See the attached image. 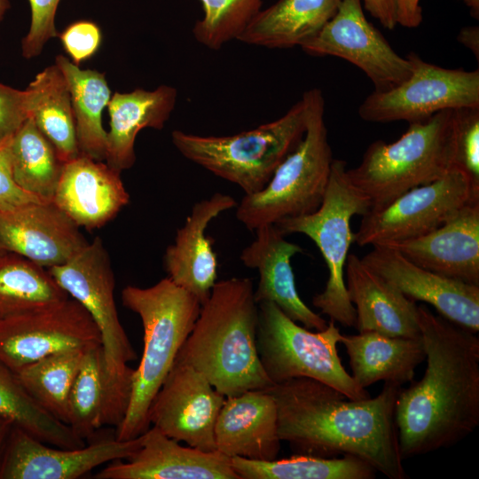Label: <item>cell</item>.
<instances>
[{
	"instance_id": "7402d4cb",
	"label": "cell",
	"mask_w": 479,
	"mask_h": 479,
	"mask_svg": "<svg viewBox=\"0 0 479 479\" xmlns=\"http://www.w3.org/2000/svg\"><path fill=\"white\" fill-rule=\"evenodd\" d=\"M236 206L233 197L221 192L198 201L177 229L174 243L165 251L168 278L196 296L201 304L217 279V257L206 230L216 216Z\"/></svg>"
},
{
	"instance_id": "d4e9b609",
	"label": "cell",
	"mask_w": 479,
	"mask_h": 479,
	"mask_svg": "<svg viewBox=\"0 0 479 479\" xmlns=\"http://www.w3.org/2000/svg\"><path fill=\"white\" fill-rule=\"evenodd\" d=\"M131 389L132 380L108 372L101 345L87 349L69 393L67 424L82 440L104 426L118 428L127 413Z\"/></svg>"
},
{
	"instance_id": "c3c4849f",
	"label": "cell",
	"mask_w": 479,
	"mask_h": 479,
	"mask_svg": "<svg viewBox=\"0 0 479 479\" xmlns=\"http://www.w3.org/2000/svg\"><path fill=\"white\" fill-rule=\"evenodd\" d=\"M2 251V249L0 248V252Z\"/></svg>"
},
{
	"instance_id": "74e56055",
	"label": "cell",
	"mask_w": 479,
	"mask_h": 479,
	"mask_svg": "<svg viewBox=\"0 0 479 479\" xmlns=\"http://www.w3.org/2000/svg\"><path fill=\"white\" fill-rule=\"evenodd\" d=\"M451 147L452 167L479 192V106L452 109Z\"/></svg>"
},
{
	"instance_id": "5b68a950",
	"label": "cell",
	"mask_w": 479,
	"mask_h": 479,
	"mask_svg": "<svg viewBox=\"0 0 479 479\" xmlns=\"http://www.w3.org/2000/svg\"><path fill=\"white\" fill-rule=\"evenodd\" d=\"M306 130L298 145L281 161L265 187L245 194L236 217L248 230L315 212L321 205L334 161L319 89L306 90Z\"/></svg>"
},
{
	"instance_id": "30bf717a",
	"label": "cell",
	"mask_w": 479,
	"mask_h": 479,
	"mask_svg": "<svg viewBox=\"0 0 479 479\" xmlns=\"http://www.w3.org/2000/svg\"><path fill=\"white\" fill-rule=\"evenodd\" d=\"M475 200H479V192L463 172L452 168L437 180L370 209L354 233L355 242L360 247L382 246L425 235Z\"/></svg>"
},
{
	"instance_id": "ba28073f",
	"label": "cell",
	"mask_w": 479,
	"mask_h": 479,
	"mask_svg": "<svg viewBox=\"0 0 479 479\" xmlns=\"http://www.w3.org/2000/svg\"><path fill=\"white\" fill-rule=\"evenodd\" d=\"M347 162L334 159L328 184L320 207L313 213L286 218L276 224L285 234L302 233L319 249L328 269L324 290L312 299L314 307L330 320L354 327L356 310L345 286V264L355 235L350 227L353 216L365 215L371 208L367 198L350 182Z\"/></svg>"
},
{
	"instance_id": "f546056e",
	"label": "cell",
	"mask_w": 479,
	"mask_h": 479,
	"mask_svg": "<svg viewBox=\"0 0 479 479\" xmlns=\"http://www.w3.org/2000/svg\"><path fill=\"white\" fill-rule=\"evenodd\" d=\"M71 96L80 154L93 160H106L107 132L103 128L102 112L111 99L105 74L81 69L63 55L56 57Z\"/></svg>"
},
{
	"instance_id": "ee69618b",
	"label": "cell",
	"mask_w": 479,
	"mask_h": 479,
	"mask_svg": "<svg viewBox=\"0 0 479 479\" xmlns=\"http://www.w3.org/2000/svg\"><path fill=\"white\" fill-rule=\"evenodd\" d=\"M457 40L463 46L469 49L472 53L479 59V27L478 26H469L461 28Z\"/></svg>"
},
{
	"instance_id": "277c9868",
	"label": "cell",
	"mask_w": 479,
	"mask_h": 479,
	"mask_svg": "<svg viewBox=\"0 0 479 479\" xmlns=\"http://www.w3.org/2000/svg\"><path fill=\"white\" fill-rule=\"evenodd\" d=\"M123 306L137 314L144 330V346L134 369L130 405L114 436L130 440L149 428L151 404L170 371L199 316L201 303L168 277L149 287L127 286Z\"/></svg>"
},
{
	"instance_id": "3957f363",
	"label": "cell",
	"mask_w": 479,
	"mask_h": 479,
	"mask_svg": "<svg viewBox=\"0 0 479 479\" xmlns=\"http://www.w3.org/2000/svg\"><path fill=\"white\" fill-rule=\"evenodd\" d=\"M258 303L252 281H216L177 359L202 373L225 397L273 383L257 351Z\"/></svg>"
},
{
	"instance_id": "5bb4252c",
	"label": "cell",
	"mask_w": 479,
	"mask_h": 479,
	"mask_svg": "<svg viewBox=\"0 0 479 479\" xmlns=\"http://www.w3.org/2000/svg\"><path fill=\"white\" fill-rule=\"evenodd\" d=\"M301 48L311 56H334L361 69L375 91L391 90L410 77L412 66L365 16L362 0H342L334 16Z\"/></svg>"
},
{
	"instance_id": "d6986e66",
	"label": "cell",
	"mask_w": 479,
	"mask_h": 479,
	"mask_svg": "<svg viewBox=\"0 0 479 479\" xmlns=\"http://www.w3.org/2000/svg\"><path fill=\"white\" fill-rule=\"evenodd\" d=\"M130 457L109 462L97 479H240L231 458L218 451L183 446L152 426Z\"/></svg>"
},
{
	"instance_id": "484cf974",
	"label": "cell",
	"mask_w": 479,
	"mask_h": 479,
	"mask_svg": "<svg viewBox=\"0 0 479 479\" xmlns=\"http://www.w3.org/2000/svg\"><path fill=\"white\" fill-rule=\"evenodd\" d=\"M345 286L356 310L358 333L375 332L391 337L420 338L418 305L381 278L354 254L345 264Z\"/></svg>"
},
{
	"instance_id": "836d02e7",
	"label": "cell",
	"mask_w": 479,
	"mask_h": 479,
	"mask_svg": "<svg viewBox=\"0 0 479 479\" xmlns=\"http://www.w3.org/2000/svg\"><path fill=\"white\" fill-rule=\"evenodd\" d=\"M240 479H372L375 470L357 456L324 458L298 454L271 461L231 458Z\"/></svg>"
},
{
	"instance_id": "9c48e42d",
	"label": "cell",
	"mask_w": 479,
	"mask_h": 479,
	"mask_svg": "<svg viewBox=\"0 0 479 479\" xmlns=\"http://www.w3.org/2000/svg\"><path fill=\"white\" fill-rule=\"evenodd\" d=\"M334 323L330 320L324 330L312 332L289 318L274 303L259 302L257 351L271 382L306 377L326 383L352 400L370 397L342 364L337 344L342 334Z\"/></svg>"
},
{
	"instance_id": "8d00e7d4",
	"label": "cell",
	"mask_w": 479,
	"mask_h": 479,
	"mask_svg": "<svg viewBox=\"0 0 479 479\" xmlns=\"http://www.w3.org/2000/svg\"><path fill=\"white\" fill-rule=\"evenodd\" d=\"M203 17L192 27L194 39L219 50L240 35L262 10L263 0H200Z\"/></svg>"
},
{
	"instance_id": "603a6c76",
	"label": "cell",
	"mask_w": 479,
	"mask_h": 479,
	"mask_svg": "<svg viewBox=\"0 0 479 479\" xmlns=\"http://www.w3.org/2000/svg\"><path fill=\"white\" fill-rule=\"evenodd\" d=\"M120 172L80 154L64 163L52 201L79 227L99 228L130 201Z\"/></svg>"
},
{
	"instance_id": "8992f818",
	"label": "cell",
	"mask_w": 479,
	"mask_h": 479,
	"mask_svg": "<svg viewBox=\"0 0 479 479\" xmlns=\"http://www.w3.org/2000/svg\"><path fill=\"white\" fill-rule=\"evenodd\" d=\"M306 130L302 98L283 116L231 136H200L175 130L171 140L190 161L240 187L245 194L263 190Z\"/></svg>"
},
{
	"instance_id": "ffe728a7",
	"label": "cell",
	"mask_w": 479,
	"mask_h": 479,
	"mask_svg": "<svg viewBox=\"0 0 479 479\" xmlns=\"http://www.w3.org/2000/svg\"><path fill=\"white\" fill-rule=\"evenodd\" d=\"M382 246L424 269L479 286V200L425 235Z\"/></svg>"
},
{
	"instance_id": "83f0119b",
	"label": "cell",
	"mask_w": 479,
	"mask_h": 479,
	"mask_svg": "<svg viewBox=\"0 0 479 479\" xmlns=\"http://www.w3.org/2000/svg\"><path fill=\"white\" fill-rule=\"evenodd\" d=\"M349 358L351 377L365 389L383 381L402 386L413 380L425 360L422 338L391 337L375 332L342 335Z\"/></svg>"
},
{
	"instance_id": "4dcf8cb0",
	"label": "cell",
	"mask_w": 479,
	"mask_h": 479,
	"mask_svg": "<svg viewBox=\"0 0 479 479\" xmlns=\"http://www.w3.org/2000/svg\"><path fill=\"white\" fill-rule=\"evenodd\" d=\"M29 116L66 163L80 155L71 96L67 81L57 67L37 74L26 89Z\"/></svg>"
},
{
	"instance_id": "60d3db41",
	"label": "cell",
	"mask_w": 479,
	"mask_h": 479,
	"mask_svg": "<svg viewBox=\"0 0 479 479\" xmlns=\"http://www.w3.org/2000/svg\"><path fill=\"white\" fill-rule=\"evenodd\" d=\"M59 38L66 52L76 66L91 58L98 50L102 35L98 26L89 20L70 24Z\"/></svg>"
},
{
	"instance_id": "cb8c5ba5",
	"label": "cell",
	"mask_w": 479,
	"mask_h": 479,
	"mask_svg": "<svg viewBox=\"0 0 479 479\" xmlns=\"http://www.w3.org/2000/svg\"><path fill=\"white\" fill-rule=\"evenodd\" d=\"M215 444L229 458L271 461L280 449L275 401L265 389L225 397L215 425Z\"/></svg>"
},
{
	"instance_id": "1f68e13d",
	"label": "cell",
	"mask_w": 479,
	"mask_h": 479,
	"mask_svg": "<svg viewBox=\"0 0 479 479\" xmlns=\"http://www.w3.org/2000/svg\"><path fill=\"white\" fill-rule=\"evenodd\" d=\"M12 175L24 191L52 201L64 162L32 117L6 139Z\"/></svg>"
},
{
	"instance_id": "d6a6232c",
	"label": "cell",
	"mask_w": 479,
	"mask_h": 479,
	"mask_svg": "<svg viewBox=\"0 0 479 479\" xmlns=\"http://www.w3.org/2000/svg\"><path fill=\"white\" fill-rule=\"evenodd\" d=\"M69 297L46 268L17 254L0 252V319L50 306Z\"/></svg>"
},
{
	"instance_id": "e575fe53",
	"label": "cell",
	"mask_w": 479,
	"mask_h": 479,
	"mask_svg": "<svg viewBox=\"0 0 479 479\" xmlns=\"http://www.w3.org/2000/svg\"><path fill=\"white\" fill-rule=\"evenodd\" d=\"M0 417L33 437L61 448L85 444L66 423L44 410L23 388L15 373L0 363Z\"/></svg>"
},
{
	"instance_id": "6da1fadb",
	"label": "cell",
	"mask_w": 479,
	"mask_h": 479,
	"mask_svg": "<svg viewBox=\"0 0 479 479\" xmlns=\"http://www.w3.org/2000/svg\"><path fill=\"white\" fill-rule=\"evenodd\" d=\"M401 386L384 382L374 397L352 400L319 381L300 377L266 389L278 412V433L294 452L357 456L389 479H406L395 405Z\"/></svg>"
},
{
	"instance_id": "7dc6e473",
	"label": "cell",
	"mask_w": 479,
	"mask_h": 479,
	"mask_svg": "<svg viewBox=\"0 0 479 479\" xmlns=\"http://www.w3.org/2000/svg\"><path fill=\"white\" fill-rule=\"evenodd\" d=\"M10 7L11 4L9 0H0V22Z\"/></svg>"
},
{
	"instance_id": "d590c367",
	"label": "cell",
	"mask_w": 479,
	"mask_h": 479,
	"mask_svg": "<svg viewBox=\"0 0 479 479\" xmlns=\"http://www.w3.org/2000/svg\"><path fill=\"white\" fill-rule=\"evenodd\" d=\"M86 350L57 352L14 373L26 391L44 410L66 424L69 393Z\"/></svg>"
},
{
	"instance_id": "2e32d148",
	"label": "cell",
	"mask_w": 479,
	"mask_h": 479,
	"mask_svg": "<svg viewBox=\"0 0 479 479\" xmlns=\"http://www.w3.org/2000/svg\"><path fill=\"white\" fill-rule=\"evenodd\" d=\"M143 436L103 438L79 448L53 446L12 426L0 457V479H77L97 467L134 454Z\"/></svg>"
},
{
	"instance_id": "ac0fdd59",
	"label": "cell",
	"mask_w": 479,
	"mask_h": 479,
	"mask_svg": "<svg viewBox=\"0 0 479 479\" xmlns=\"http://www.w3.org/2000/svg\"><path fill=\"white\" fill-rule=\"evenodd\" d=\"M88 243L79 226L53 201L0 212V248L46 269L68 262Z\"/></svg>"
},
{
	"instance_id": "7a4b0ae2",
	"label": "cell",
	"mask_w": 479,
	"mask_h": 479,
	"mask_svg": "<svg viewBox=\"0 0 479 479\" xmlns=\"http://www.w3.org/2000/svg\"><path fill=\"white\" fill-rule=\"evenodd\" d=\"M418 321L427 366L395 405L403 459L448 448L479 424V338L425 304Z\"/></svg>"
},
{
	"instance_id": "f1b7e54d",
	"label": "cell",
	"mask_w": 479,
	"mask_h": 479,
	"mask_svg": "<svg viewBox=\"0 0 479 479\" xmlns=\"http://www.w3.org/2000/svg\"><path fill=\"white\" fill-rule=\"evenodd\" d=\"M342 0H279L261 10L238 38L270 49L302 46L336 13Z\"/></svg>"
},
{
	"instance_id": "bcb514c9",
	"label": "cell",
	"mask_w": 479,
	"mask_h": 479,
	"mask_svg": "<svg viewBox=\"0 0 479 479\" xmlns=\"http://www.w3.org/2000/svg\"><path fill=\"white\" fill-rule=\"evenodd\" d=\"M463 3L470 9L471 15L478 20L479 18V0H462Z\"/></svg>"
},
{
	"instance_id": "ab89813d",
	"label": "cell",
	"mask_w": 479,
	"mask_h": 479,
	"mask_svg": "<svg viewBox=\"0 0 479 479\" xmlns=\"http://www.w3.org/2000/svg\"><path fill=\"white\" fill-rule=\"evenodd\" d=\"M365 8L388 29L412 28L422 21L420 0H363Z\"/></svg>"
},
{
	"instance_id": "f6af8a7d",
	"label": "cell",
	"mask_w": 479,
	"mask_h": 479,
	"mask_svg": "<svg viewBox=\"0 0 479 479\" xmlns=\"http://www.w3.org/2000/svg\"><path fill=\"white\" fill-rule=\"evenodd\" d=\"M12 426L11 420L0 417V457Z\"/></svg>"
},
{
	"instance_id": "7bdbcfd3",
	"label": "cell",
	"mask_w": 479,
	"mask_h": 479,
	"mask_svg": "<svg viewBox=\"0 0 479 479\" xmlns=\"http://www.w3.org/2000/svg\"><path fill=\"white\" fill-rule=\"evenodd\" d=\"M37 201L43 200L24 191L15 182L6 140L0 143V212Z\"/></svg>"
},
{
	"instance_id": "9a60e30c",
	"label": "cell",
	"mask_w": 479,
	"mask_h": 479,
	"mask_svg": "<svg viewBox=\"0 0 479 479\" xmlns=\"http://www.w3.org/2000/svg\"><path fill=\"white\" fill-rule=\"evenodd\" d=\"M224 399L202 373L176 358L151 404L150 426L188 446L216 451L215 425Z\"/></svg>"
},
{
	"instance_id": "44dd1931",
	"label": "cell",
	"mask_w": 479,
	"mask_h": 479,
	"mask_svg": "<svg viewBox=\"0 0 479 479\" xmlns=\"http://www.w3.org/2000/svg\"><path fill=\"white\" fill-rule=\"evenodd\" d=\"M255 232V239L242 250L240 258L246 267L258 271L259 280L254 290L257 303L272 302L304 327L324 330L328 322L303 302L295 287L291 259L303 249L287 240L276 224L263 225Z\"/></svg>"
},
{
	"instance_id": "4316f807",
	"label": "cell",
	"mask_w": 479,
	"mask_h": 479,
	"mask_svg": "<svg viewBox=\"0 0 479 479\" xmlns=\"http://www.w3.org/2000/svg\"><path fill=\"white\" fill-rule=\"evenodd\" d=\"M177 98V89L169 85H161L153 90L137 88L131 92H115L107 106L110 130L106 163L120 173L130 169L136 161L137 135L145 128L163 129Z\"/></svg>"
},
{
	"instance_id": "b9f144b4",
	"label": "cell",
	"mask_w": 479,
	"mask_h": 479,
	"mask_svg": "<svg viewBox=\"0 0 479 479\" xmlns=\"http://www.w3.org/2000/svg\"><path fill=\"white\" fill-rule=\"evenodd\" d=\"M28 117L26 90L0 83V143L12 136Z\"/></svg>"
},
{
	"instance_id": "8fae6325",
	"label": "cell",
	"mask_w": 479,
	"mask_h": 479,
	"mask_svg": "<svg viewBox=\"0 0 479 479\" xmlns=\"http://www.w3.org/2000/svg\"><path fill=\"white\" fill-rule=\"evenodd\" d=\"M47 271L96 324L108 372L116 378L132 380L134 369L128 363L137 355L119 319L114 271L102 240L96 237L68 262Z\"/></svg>"
},
{
	"instance_id": "e0dca14e",
	"label": "cell",
	"mask_w": 479,
	"mask_h": 479,
	"mask_svg": "<svg viewBox=\"0 0 479 479\" xmlns=\"http://www.w3.org/2000/svg\"><path fill=\"white\" fill-rule=\"evenodd\" d=\"M362 261L406 297L432 305L443 318L479 331V286L424 269L387 246H373Z\"/></svg>"
},
{
	"instance_id": "52a82bcc",
	"label": "cell",
	"mask_w": 479,
	"mask_h": 479,
	"mask_svg": "<svg viewBox=\"0 0 479 479\" xmlns=\"http://www.w3.org/2000/svg\"><path fill=\"white\" fill-rule=\"evenodd\" d=\"M452 109L409 123L397 141L373 142L360 163L346 170L350 182L369 200L370 209L388 205L405 192L430 184L452 167Z\"/></svg>"
},
{
	"instance_id": "4fadbf2b",
	"label": "cell",
	"mask_w": 479,
	"mask_h": 479,
	"mask_svg": "<svg viewBox=\"0 0 479 479\" xmlns=\"http://www.w3.org/2000/svg\"><path fill=\"white\" fill-rule=\"evenodd\" d=\"M98 345L101 338L96 324L71 297L0 319V363L13 373L57 352Z\"/></svg>"
},
{
	"instance_id": "f35d334b",
	"label": "cell",
	"mask_w": 479,
	"mask_h": 479,
	"mask_svg": "<svg viewBox=\"0 0 479 479\" xmlns=\"http://www.w3.org/2000/svg\"><path fill=\"white\" fill-rule=\"evenodd\" d=\"M31 11L30 27L22 39V55L26 59L38 56L44 44L59 35L55 16L60 0H27Z\"/></svg>"
},
{
	"instance_id": "7c38bea8",
	"label": "cell",
	"mask_w": 479,
	"mask_h": 479,
	"mask_svg": "<svg viewBox=\"0 0 479 479\" xmlns=\"http://www.w3.org/2000/svg\"><path fill=\"white\" fill-rule=\"evenodd\" d=\"M412 75L396 87L373 91L358 107L361 119L372 122H422L448 109L479 106V70L444 68L414 52L406 57Z\"/></svg>"
}]
</instances>
